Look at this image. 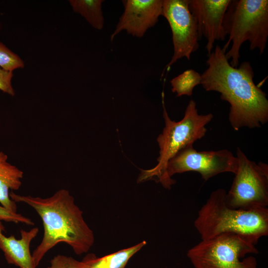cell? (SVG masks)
<instances>
[{
    "label": "cell",
    "mask_w": 268,
    "mask_h": 268,
    "mask_svg": "<svg viewBox=\"0 0 268 268\" xmlns=\"http://www.w3.org/2000/svg\"><path fill=\"white\" fill-rule=\"evenodd\" d=\"M222 48L216 45L207 55V68L201 74V84L206 91H216L230 105L229 121L235 131L260 128L268 121L266 93L254 83L249 62L232 67Z\"/></svg>",
    "instance_id": "1"
},
{
    "label": "cell",
    "mask_w": 268,
    "mask_h": 268,
    "mask_svg": "<svg viewBox=\"0 0 268 268\" xmlns=\"http://www.w3.org/2000/svg\"><path fill=\"white\" fill-rule=\"evenodd\" d=\"M9 196L15 202H24L32 207L42 221L43 239L32 254L36 268L46 254L60 243L67 244L78 255L87 253L93 246V231L67 190L60 189L46 198L19 195L12 191Z\"/></svg>",
    "instance_id": "2"
},
{
    "label": "cell",
    "mask_w": 268,
    "mask_h": 268,
    "mask_svg": "<svg viewBox=\"0 0 268 268\" xmlns=\"http://www.w3.org/2000/svg\"><path fill=\"white\" fill-rule=\"evenodd\" d=\"M226 194L222 188L212 191L199 210L194 226L201 240L232 233L256 245L261 237L268 235V208H231L226 203Z\"/></svg>",
    "instance_id": "3"
},
{
    "label": "cell",
    "mask_w": 268,
    "mask_h": 268,
    "mask_svg": "<svg viewBox=\"0 0 268 268\" xmlns=\"http://www.w3.org/2000/svg\"><path fill=\"white\" fill-rule=\"evenodd\" d=\"M163 116L165 127L157 137L159 155L157 164L152 168L141 170L138 176V183L155 180L166 189H170L166 177L169 161L181 149L203 137L207 132L205 127L213 118L211 113L199 114L196 102L190 100L185 110L184 116L179 121L172 120L166 110L164 94H162Z\"/></svg>",
    "instance_id": "4"
},
{
    "label": "cell",
    "mask_w": 268,
    "mask_h": 268,
    "mask_svg": "<svg viewBox=\"0 0 268 268\" xmlns=\"http://www.w3.org/2000/svg\"><path fill=\"white\" fill-rule=\"evenodd\" d=\"M222 26L229 38L222 48L226 59L234 67L239 66L240 50L246 41L251 51L263 54L268 38V0H231L225 13Z\"/></svg>",
    "instance_id": "5"
},
{
    "label": "cell",
    "mask_w": 268,
    "mask_h": 268,
    "mask_svg": "<svg viewBox=\"0 0 268 268\" xmlns=\"http://www.w3.org/2000/svg\"><path fill=\"white\" fill-rule=\"evenodd\" d=\"M255 245L235 234L225 233L201 240L187 252L195 268H257Z\"/></svg>",
    "instance_id": "6"
},
{
    "label": "cell",
    "mask_w": 268,
    "mask_h": 268,
    "mask_svg": "<svg viewBox=\"0 0 268 268\" xmlns=\"http://www.w3.org/2000/svg\"><path fill=\"white\" fill-rule=\"evenodd\" d=\"M238 168L225 200L231 208L249 210L268 205V165L250 160L237 147Z\"/></svg>",
    "instance_id": "7"
},
{
    "label": "cell",
    "mask_w": 268,
    "mask_h": 268,
    "mask_svg": "<svg viewBox=\"0 0 268 268\" xmlns=\"http://www.w3.org/2000/svg\"><path fill=\"white\" fill-rule=\"evenodd\" d=\"M238 168L236 156L227 149L198 151L189 145L179 151L168 163L166 177L170 187L175 182L171 178L176 174L188 171L199 173L207 181L225 172L235 174Z\"/></svg>",
    "instance_id": "8"
},
{
    "label": "cell",
    "mask_w": 268,
    "mask_h": 268,
    "mask_svg": "<svg viewBox=\"0 0 268 268\" xmlns=\"http://www.w3.org/2000/svg\"><path fill=\"white\" fill-rule=\"evenodd\" d=\"M189 0H163L161 16L167 20L171 30L173 54L165 69L185 58L191 59L199 48L200 40L196 19L189 8Z\"/></svg>",
    "instance_id": "9"
},
{
    "label": "cell",
    "mask_w": 268,
    "mask_h": 268,
    "mask_svg": "<svg viewBox=\"0 0 268 268\" xmlns=\"http://www.w3.org/2000/svg\"><path fill=\"white\" fill-rule=\"evenodd\" d=\"M122 2L124 11L110 36L111 41L124 30L133 36L142 37L162 15L163 0H125Z\"/></svg>",
    "instance_id": "10"
},
{
    "label": "cell",
    "mask_w": 268,
    "mask_h": 268,
    "mask_svg": "<svg viewBox=\"0 0 268 268\" xmlns=\"http://www.w3.org/2000/svg\"><path fill=\"white\" fill-rule=\"evenodd\" d=\"M231 0H189V8L195 17L200 39L206 40L207 55L216 41H224L226 35L222 26L223 17Z\"/></svg>",
    "instance_id": "11"
},
{
    "label": "cell",
    "mask_w": 268,
    "mask_h": 268,
    "mask_svg": "<svg viewBox=\"0 0 268 268\" xmlns=\"http://www.w3.org/2000/svg\"><path fill=\"white\" fill-rule=\"evenodd\" d=\"M39 228L34 227L29 231L20 230L21 237L16 239L14 235H4V228L0 221V250L9 264L19 268H36L30 251L31 241L37 235Z\"/></svg>",
    "instance_id": "12"
},
{
    "label": "cell",
    "mask_w": 268,
    "mask_h": 268,
    "mask_svg": "<svg viewBox=\"0 0 268 268\" xmlns=\"http://www.w3.org/2000/svg\"><path fill=\"white\" fill-rule=\"evenodd\" d=\"M8 157L0 152V204L9 210L17 212L16 202L10 198V192L21 186L23 172L7 161Z\"/></svg>",
    "instance_id": "13"
},
{
    "label": "cell",
    "mask_w": 268,
    "mask_h": 268,
    "mask_svg": "<svg viewBox=\"0 0 268 268\" xmlns=\"http://www.w3.org/2000/svg\"><path fill=\"white\" fill-rule=\"evenodd\" d=\"M146 244L145 241L101 258L87 255L82 261L84 268H125L131 257Z\"/></svg>",
    "instance_id": "14"
},
{
    "label": "cell",
    "mask_w": 268,
    "mask_h": 268,
    "mask_svg": "<svg viewBox=\"0 0 268 268\" xmlns=\"http://www.w3.org/2000/svg\"><path fill=\"white\" fill-rule=\"evenodd\" d=\"M75 12L80 14L94 28L102 30L104 24L102 11L103 0H69Z\"/></svg>",
    "instance_id": "15"
},
{
    "label": "cell",
    "mask_w": 268,
    "mask_h": 268,
    "mask_svg": "<svg viewBox=\"0 0 268 268\" xmlns=\"http://www.w3.org/2000/svg\"><path fill=\"white\" fill-rule=\"evenodd\" d=\"M201 82V74L193 69L185 70L170 81L172 91L178 97L191 96L194 88Z\"/></svg>",
    "instance_id": "16"
},
{
    "label": "cell",
    "mask_w": 268,
    "mask_h": 268,
    "mask_svg": "<svg viewBox=\"0 0 268 268\" xmlns=\"http://www.w3.org/2000/svg\"><path fill=\"white\" fill-rule=\"evenodd\" d=\"M24 67V63L21 58L0 42V67L13 71Z\"/></svg>",
    "instance_id": "17"
},
{
    "label": "cell",
    "mask_w": 268,
    "mask_h": 268,
    "mask_svg": "<svg viewBox=\"0 0 268 268\" xmlns=\"http://www.w3.org/2000/svg\"><path fill=\"white\" fill-rule=\"evenodd\" d=\"M47 268H84L82 261H78L71 257L57 255L50 261Z\"/></svg>",
    "instance_id": "18"
},
{
    "label": "cell",
    "mask_w": 268,
    "mask_h": 268,
    "mask_svg": "<svg viewBox=\"0 0 268 268\" xmlns=\"http://www.w3.org/2000/svg\"><path fill=\"white\" fill-rule=\"evenodd\" d=\"M1 221L15 223H22L31 226L34 225V222L30 218L11 211L0 204V221Z\"/></svg>",
    "instance_id": "19"
},
{
    "label": "cell",
    "mask_w": 268,
    "mask_h": 268,
    "mask_svg": "<svg viewBox=\"0 0 268 268\" xmlns=\"http://www.w3.org/2000/svg\"><path fill=\"white\" fill-rule=\"evenodd\" d=\"M12 77V71L0 67V90L11 96L15 95V91L11 84Z\"/></svg>",
    "instance_id": "20"
}]
</instances>
